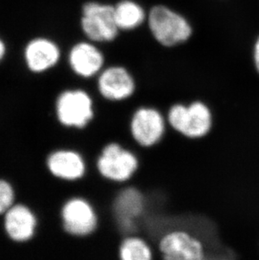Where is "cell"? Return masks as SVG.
<instances>
[{"mask_svg":"<svg viewBox=\"0 0 259 260\" xmlns=\"http://www.w3.org/2000/svg\"><path fill=\"white\" fill-rule=\"evenodd\" d=\"M118 260L157 259L153 243L140 233L121 238L117 247Z\"/></svg>","mask_w":259,"mask_h":260,"instance_id":"obj_15","label":"cell"},{"mask_svg":"<svg viewBox=\"0 0 259 260\" xmlns=\"http://www.w3.org/2000/svg\"><path fill=\"white\" fill-rule=\"evenodd\" d=\"M48 168L55 176L69 181L83 179L88 170L83 155L73 150L54 152L48 159Z\"/></svg>","mask_w":259,"mask_h":260,"instance_id":"obj_11","label":"cell"},{"mask_svg":"<svg viewBox=\"0 0 259 260\" xmlns=\"http://www.w3.org/2000/svg\"><path fill=\"white\" fill-rule=\"evenodd\" d=\"M79 28L85 39L100 46L115 42L121 33L115 22L114 5L100 0L83 3Z\"/></svg>","mask_w":259,"mask_h":260,"instance_id":"obj_5","label":"cell"},{"mask_svg":"<svg viewBox=\"0 0 259 260\" xmlns=\"http://www.w3.org/2000/svg\"><path fill=\"white\" fill-rule=\"evenodd\" d=\"M97 98L84 88L64 91L56 102L59 120L68 127L84 130L97 116Z\"/></svg>","mask_w":259,"mask_h":260,"instance_id":"obj_8","label":"cell"},{"mask_svg":"<svg viewBox=\"0 0 259 260\" xmlns=\"http://www.w3.org/2000/svg\"><path fill=\"white\" fill-rule=\"evenodd\" d=\"M5 229L13 240L25 242L33 237L37 221L34 215L25 206H16L7 211Z\"/></svg>","mask_w":259,"mask_h":260,"instance_id":"obj_13","label":"cell"},{"mask_svg":"<svg viewBox=\"0 0 259 260\" xmlns=\"http://www.w3.org/2000/svg\"><path fill=\"white\" fill-rule=\"evenodd\" d=\"M157 259L208 260L207 246L196 233L173 229L163 233L155 243Z\"/></svg>","mask_w":259,"mask_h":260,"instance_id":"obj_7","label":"cell"},{"mask_svg":"<svg viewBox=\"0 0 259 260\" xmlns=\"http://www.w3.org/2000/svg\"><path fill=\"white\" fill-rule=\"evenodd\" d=\"M60 57L58 46L46 38L32 40L25 47L27 66L35 73L47 71L58 62Z\"/></svg>","mask_w":259,"mask_h":260,"instance_id":"obj_12","label":"cell"},{"mask_svg":"<svg viewBox=\"0 0 259 260\" xmlns=\"http://www.w3.org/2000/svg\"><path fill=\"white\" fill-rule=\"evenodd\" d=\"M94 91L98 102L118 106L134 98L138 84L127 67L119 63L108 64L94 79Z\"/></svg>","mask_w":259,"mask_h":260,"instance_id":"obj_6","label":"cell"},{"mask_svg":"<svg viewBox=\"0 0 259 260\" xmlns=\"http://www.w3.org/2000/svg\"><path fill=\"white\" fill-rule=\"evenodd\" d=\"M69 63L76 76L93 80L106 66V57L100 45L83 38L69 50Z\"/></svg>","mask_w":259,"mask_h":260,"instance_id":"obj_10","label":"cell"},{"mask_svg":"<svg viewBox=\"0 0 259 260\" xmlns=\"http://www.w3.org/2000/svg\"><path fill=\"white\" fill-rule=\"evenodd\" d=\"M12 187L7 182L0 180V214L7 212L14 202Z\"/></svg>","mask_w":259,"mask_h":260,"instance_id":"obj_16","label":"cell"},{"mask_svg":"<svg viewBox=\"0 0 259 260\" xmlns=\"http://www.w3.org/2000/svg\"><path fill=\"white\" fill-rule=\"evenodd\" d=\"M165 115L169 132L185 140H204L212 133L215 125L211 106L201 99H195L188 103H173Z\"/></svg>","mask_w":259,"mask_h":260,"instance_id":"obj_1","label":"cell"},{"mask_svg":"<svg viewBox=\"0 0 259 260\" xmlns=\"http://www.w3.org/2000/svg\"><path fill=\"white\" fill-rule=\"evenodd\" d=\"M94 165L96 174L101 180L121 186L135 179L141 169L142 161L137 149L113 140L101 147Z\"/></svg>","mask_w":259,"mask_h":260,"instance_id":"obj_2","label":"cell"},{"mask_svg":"<svg viewBox=\"0 0 259 260\" xmlns=\"http://www.w3.org/2000/svg\"><path fill=\"white\" fill-rule=\"evenodd\" d=\"M5 52H6V47L5 43L2 40L0 39V61L5 57Z\"/></svg>","mask_w":259,"mask_h":260,"instance_id":"obj_18","label":"cell"},{"mask_svg":"<svg viewBox=\"0 0 259 260\" xmlns=\"http://www.w3.org/2000/svg\"><path fill=\"white\" fill-rule=\"evenodd\" d=\"M130 138L137 152L157 147L169 132L166 115L161 109L152 105H141L130 116Z\"/></svg>","mask_w":259,"mask_h":260,"instance_id":"obj_4","label":"cell"},{"mask_svg":"<svg viewBox=\"0 0 259 260\" xmlns=\"http://www.w3.org/2000/svg\"><path fill=\"white\" fill-rule=\"evenodd\" d=\"M252 60H253L255 69L259 74V36L255 41L253 48H252Z\"/></svg>","mask_w":259,"mask_h":260,"instance_id":"obj_17","label":"cell"},{"mask_svg":"<svg viewBox=\"0 0 259 260\" xmlns=\"http://www.w3.org/2000/svg\"><path fill=\"white\" fill-rule=\"evenodd\" d=\"M65 231L77 238H88L98 233L101 228V214L88 200L75 197L69 200L62 208Z\"/></svg>","mask_w":259,"mask_h":260,"instance_id":"obj_9","label":"cell"},{"mask_svg":"<svg viewBox=\"0 0 259 260\" xmlns=\"http://www.w3.org/2000/svg\"><path fill=\"white\" fill-rule=\"evenodd\" d=\"M115 19L120 32L137 30L147 24V9L137 0H119L114 5Z\"/></svg>","mask_w":259,"mask_h":260,"instance_id":"obj_14","label":"cell"},{"mask_svg":"<svg viewBox=\"0 0 259 260\" xmlns=\"http://www.w3.org/2000/svg\"><path fill=\"white\" fill-rule=\"evenodd\" d=\"M147 26L161 47L174 48L184 44L193 33V25L186 15L164 4L152 5L147 12Z\"/></svg>","mask_w":259,"mask_h":260,"instance_id":"obj_3","label":"cell"}]
</instances>
